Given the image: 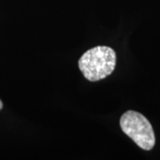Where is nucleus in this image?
Segmentation results:
<instances>
[{
    "label": "nucleus",
    "mask_w": 160,
    "mask_h": 160,
    "mask_svg": "<svg viewBox=\"0 0 160 160\" xmlns=\"http://www.w3.org/2000/svg\"><path fill=\"white\" fill-rule=\"evenodd\" d=\"M3 108V103H2V102H1V100H0V109Z\"/></svg>",
    "instance_id": "7ed1b4c3"
},
{
    "label": "nucleus",
    "mask_w": 160,
    "mask_h": 160,
    "mask_svg": "<svg viewBox=\"0 0 160 160\" xmlns=\"http://www.w3.org/2000/svg\"><path fill=\"white\" fill-rule=\"evenodd\" d=\"M117 63L115 51L108 46H99L89 49L80 57L78 67L86 79L95 82L114 71Z\"/></svg>",
    "instance_id": "f257e3e1"
},
{
    "label": "nucleus",
    "mask_w": 160,
    "mask_h": 160,
    "mask_svg": "<svg viewBox=\"0 0 160 160\" xmlns=\"http://www.w3.org/2000/svg\"><path fill=\"white\" fill-rule=\"evenodd\" d=\"M122 131L130 137L141 149L150 150L156 142L155 133L149 121L142 114L128 110L120 118Z\"/></svg>",
    "instance_id": "f03ea898"
}]
</instances>
